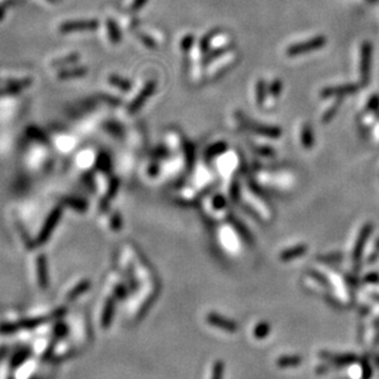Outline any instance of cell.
<instances>
[{"label": "cell", "instance_id": "6da1fadb", "mask_svg": "<svg viewBox=\"0 0 379 379\" xmlns=\"http://www.w3.org/2000/svg\"><path fill=\"white\" fill-rule=\"evenodd\" d=\"M326 43V39L324 36H317L314 39H310L308 41L301 43H294V45L289 46L286 50V54L288 57H295L301 56V54L309 53V52L317 51L319 48L324 47Z\"/></svg>", "mask_w": 379, "mask_h": 379}, {"label": "cell", "instance_id": "7a4b0ae2", "mask_svg": "<svg viewBox=\"0 0 379 379\" xmlns=\"http://www.w3.org/2000/svg\"><path fill=\"white\" fill-rule=\"evenodd\" d=\"M207 321L211 325L218 327V329H222L226 332H235L238 330V324L234 320L220 317V315L215 314V313H209L207 315Z\"/></svg>", "mask_w": 379, "mask_h": 379}, {"label": "cell", "instance_id": "3957f363", "mask_svg": "<svg viewBox=\"0 0 379 379\" xmlns=\"http://www.w3.org/2000/svg\"><path fill=\"white\" fill-rule=\"evenodd\" d=\"M370 54H372V47L369 43H364L362 47L361 54V78L362 82L367 83L369 79V69H370Z\"/></svg>", "mask_w": 379, "mask_h": 379}, {"label": "cell", "instance_id": "277c9868", "mask_svg": "<svg viewBox=\"0 0 379 379\" xmlns=\"http://www.w3.org/2000/svg\"><path fill=\"white\" fill-rule=\"evenodd\" d=\"M356 86L352 84L340 85V86H332V88L324 89L321 93V97H329V96H336V95H344V94H352L356 91Z\"/></svg>", "mask_w": 379, "mask_h": 379}, {"label": "cell", "instance_id": "5b68a950", "mask_svg": "<svg viewBox=\"0 0 379 379\" xmlns=\"http://www.w3.org/2000/svg\"><path fill=\"white\" fill-rule=\"evenodd\" d=\"M306 251H307V246L303 245V244H301V245L293 246L292 249H287V250H284V251L281 252L280 260L283 261V262H287V261H292V260H294V258L301 256V255H303Z\"/></svg>", "mask_w": 379, "mask_h": 379}, {"label": "cell", "instance_id": "8992f818", "mask_svg": "<svg viewBox=\"0 0 379 379\" xmlns=\"http://www.w3.org/2000/svg\"><path fill=\"white\" fill-rule=\"evenodd\" d=\"M299 137H300V144L303 148L310 149L313 146V144H314V136H313L312 127H310L309 125H307V123L300 127Z\"/></svg>", "mask_w": 379, "mask_h": 379}, {"label": "cell", "instance_id": "52a82bcc", "mask_svg": "<svg viewBox=\"0 0 379 379\" xmlns=\"http://www.w3.org/2000/svg\"><path fill=\"white\" fill-rule=\"evenodd\" d=\"M370 231H372V225H370V224H367V225H364L363 229H362L360 238H358V241H357V245H356L355 254H353V258H355V261H357L358 258H360L362 249H363V245H364V243H366L367 238H368Z\"/></svg>", "mask_w": 379, "mask_h": 379}, {"label": "cell", "instance_id": "ba28073f", "mask_svg": "<svg viewBox=\"0 0 379 379\" xmlns=\"http://www.w3.org/2000/svg\"><path fill=\"white\" fill-rule=\"evenodd\" d=\"M301 357L299 356H286L277 360V366L281 368H289V367H297L301 363Z\"/></svg>", "mask_w": 379, "mask_h": 379}, {"label": "cell", "instance_id": "9c48e42d", "mask_svg": "<svg viewBox=\"0 0 379 379\" xmlns=\"http://www.w3.org/2000/svg\"><path fill=\"white\" fill-rule=\"evenodd\" d=\"M153 91H154V84H153V83H149V84H148V85H146L144 89H143V93H142V94H140V95H139V96H138L137 101H136V102H134V103H133V106H131V107H133V108H137V107H138V106H139V105H140V103H143V102H144V99H145V97H146V96H148V95H150L151 93H153Z\"/></svg>", "mask_w": 379, "mask_h": 379}, {"label": "cell", "instance_id": "30bf717a", "mask_svg": "<svg viewBox=\"0 0 379 379\" xmlns=\"http://www.w3.org/2000/svg\"><path fill=\"white\" fill-rule=\"evenodd\" d=\"M270 331H271V327H270L269 324L261 323L257 324L256 327H255L254 335L256 338H265Z\"/></svg>", "mask_w": 379, "mask_h": 379}, {"label": "cell", "instance_id": "8fae6325", "mask_svg": "<svg viewBox=\"0 0 379 379\" xmlns=\"http://www.w3.org/2000/svg\"><path fill=\"white\" fill-rule=\"evenodd\" d=\"M265 95H266V88L265 84L262 82H258L256 84V102L257 105H262L265 101Z\"/></svg>", "mask_w": 379, "mask_h": 379}, {"label": "cell", "instance_id": "7c38bea8", "mask_svg": "<svg viewBox=\"0 0 379 379\" xmlns=\"http://www.w3.org/2000/svg\"><path fill=\"white\" fill-rule=\"evenodd\" d=\"M96 22H80V24H67L64 26H62V30H65V32L67 31H71L74 30L75 27H83V28H94L96 27Z\"/></svg>", "mask_w": 379, "mask_h": 379}, {"label": "cell", "instance_id": "4fadbf2b", "mask_svg": "<svg viewBox=\"0 0 379 379\" xmlns=\"http://www.w3.org/2000/svg\"><path fill=\"white\" fill-rule=\"evenodd\" d=\"M224 373V364L223 362H215L213 367V372H212V379H223Z\"/></svg>", "mask_w": 379, "mask_h": 379}, {"label": "cell", "instance_id": "5bb4252c", "mask_svg": "<svg viewBox=\"0 0 379 379\" xmlns=\"http://www.w3.org/2000/svg\"><path fill=\"white\" fill-rule=\"evenodd\" d=\"M225 149H226L225 143L220 142V143H217V144H214L213 146H212V149L209 148L208 153H209V155H211V157H213V155H215V154H222L223 151H225Z\"/></svg>", "mask_w": 379, "mask_h": 379}, {"label": "cell", "instance_id": "9a60e30c", "mask_svg": "<svg viewBox=\"0 0 379 379\" xmlns=\"http://www.w3.org/2000/svg\"><path fill=\"white\" fill-rule=\"evenodd\" d=\"M281 86H282L281 82L276 80V82L272 83L271 86H270V94H271L274 97H277L278 95L281 94Z\"/></svg>", "mask_w": 379, "mask_h": 379}, {"label": "cell", "instance_id": "2e32d148", "mask_svg": "<svg viewBox=\"0 0 379 379\" xmlns=\"http://www.w3.org/2000/svg\"><path fill=\"white\" fill-rule=\"evenodd\" d=\"M192 43H194V36H191V34H187L186 37H183V40L181 41V48L185 51H187L190 47L192 46Z\"/></svg>", "mask_w": 379, "mask_h": 379}, {"label": "cell", "instance_id": "e0dca14e", "mask_svg": "<svg viewBox=\"0 0 379 379\" xmlns=\"http://www.w3.org/2000/svg\"><path fill=\"white\" fill-rule=\"evenodd\" d=\"M146 2H148V0H134V2L132 3V5H131V10L136 11V10H138V9L143 8L146 4Z\"/></svg>", "mask_w": 379, "mask_h": 379}, {"label": "cell", "instance_id": "ac0fdd59", "mask_svg": "<svg viewBox=\"0 0 379 379\" xmlns=\"http://www.w3.org/2000/svg\"><path fill=\"white\" fill-rule=\"evenodd\" d=\"M257 153H258V154H265V151H263V150H260V149H258ZM266 155H274V151H272V150H266Z\"/></svg>", "mask_w": 379, "mask_h": 379}]
</instances>
